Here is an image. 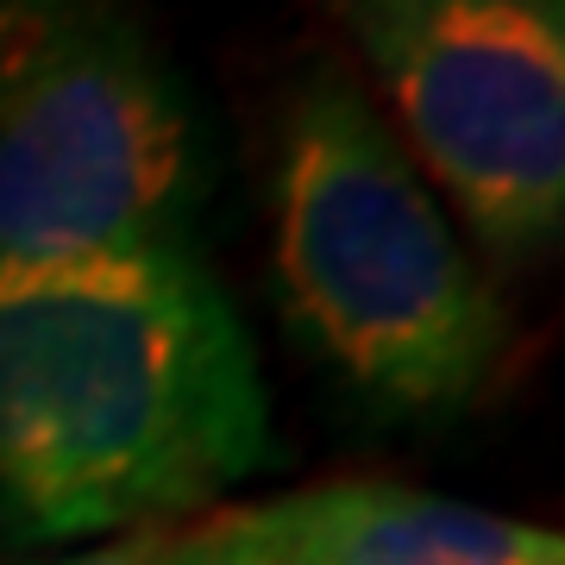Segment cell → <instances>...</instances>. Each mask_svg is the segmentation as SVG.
Masks as SVG:
<instances>
[{
	"label": "cell",
	"mask_w": 565,
	"mask_h": 565,
	"mask_svg": "<svg viewBox=\"0 0 565 565\" xmlns=\"http://www.w3.org/2000/svg\"><path fill=\"white\" fill-rule=\"evenodd\" d=\"M270 282L289 333L384 422H452L509 359L503 296L345 70L282 107Z\"/></svg>",
	"instance_id": "cell-2"
},
{
	"label": "cell",
	"mask_w": 565,
	"mask_h": 565,
	"mask_svg": "<svg viewBox=\"0 0 565 565\" xmlns=\"http://www.w3.org/2000/svg\"><path fill=\"white\" fill-rule=\"evenodd\" d=\"M170 565H308V541H302L296 497L221 509L214 522L182 527L177 559H170Z\"/></svg>",
	"instance_id": "cell-6"
},
{
	"label": "cell",
	"mask_w": 565,
	"mask_h": 565,
	"mask_svg": "<svg viewBox=\"0 0 565 565\" xmlns=\"http://www.w3.org/2000/svg\"><path fill=\"white\" fill-rule=\"evenodd\" d=\"M270 459V396L195 252L0 277V527L114 541L182 527Z\"/></svg>",
	"instance_id": "cell-1"
},
{
	"label": "cell",
	"mask_w": 565,
	"mask_h": 565,
	"mask_svg": "<svg viewBox=\"0 0 565 565\" xmlns=\"http://www.w3.org/2000/svg\"><path fill=\"white\" fill-rule=\"evenodd\" d=\"M296 515L308 565H565L553 527L390 478L296 490Z\"/></svg>",
	"instance_id": "cell-5"
},
{
	"label": "cell",
	"mask_w": 565,
	"mask_h": 565,
	"mask_svg": "<svg viewBox=\"0 0 565 565\" xmlns=\"http://www.w3.org/2000/svg\"><path fill=\"white\" fill-rule=\"evenodd\" d=\"M541 7H565V0H541Z\"/></svg>",
	"instance_id": "cell-8"
},
{
	"label": "cell",
	"mask_w": 565,
	"mask_h": 565,
	"mask_svg": "<svg viewBox=\"0 0 565 565\" xmlns=\"http://www.w3.org/2000/svg\"><path fill=\"white\" fill-rule=\"evenodd\" d=\"M207 139L132 0H0V277L195 252Z\"/></svg>",
	"instance_id": "cell-3"
},
{
	"label": "cell",
	"mask_w": 565,
	"mask_h": 565,
	"mask_svg": "<svg viewBox=\"0 0 565 565\" xmlns=\"http://www.w3.org/2000/svg\"><path fill=\"white\" fill-rule=\"evenodd\" d=\"M390 139L465 226L541 258L565 226V7L541 0H333Z\"/></svg>",
	"instance_id": "cell-4"
},
{
	"label": "cell",
	"mask_w": 565,
	"mask_h": 565,
	"mask_svg": "<svg viewBox=\"0 0 565 565\" xmlns=\"http://www.w3.org/2000/svg\"><path fill=\"white\" fill-rule=\"evenodd\" d=\"M182 527H132V534H114V541L76 546L63 559H39V565H170L177 559Z\"/></svg>",
	"instance_id": "cell-7"
}]
</instances>
